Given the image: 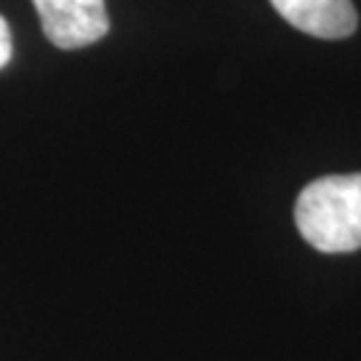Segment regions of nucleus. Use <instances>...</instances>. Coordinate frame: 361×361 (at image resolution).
Returning a JSON list of instances; mask_svg holds the SVG:
<instances>
[{"label":"nucleus","mask_w":361,"mask_h":361,"mask_svg":"<svg viewBox=\"0 0 361 361\" xmlns=\"http://www.w3.org/2000/svg\"><path fill=\"white\" fill-rule=\"evenodd\" d=\"M286 22L313 38H348L359 25L350 0H271Z\"/></svg>","instance_id":"7ed1b4c3"},{"label":"nucleus","mask_w":361,"mask_h":361,"mask_svg":"<svg viewBox=\"0 0 361 361\" xmlns=\"http://www.w3.org/2000/svg\"><path fill=\"white\" fill-rule=\"evenodd\" d=\"M295 225L324 255L361 249V171L329 174L305 185L297 195Z\"/></svg>","instance_id":"f257e3e1"},{"label":"nucleus","mask_w":361,"mask_h":361,"mask_svg":"<svg viewBox=\"0 0 361 361\" xmlns=\"http://www.w3.org/2000/svg\"><path fill=\"white\" fill-rule=\"evenodd\" d=\"M13 56V38H11V27L8 22L0 16V70L11 62Z\"/></svg>","instance_id":"20e7f679"},{"label":"nucleus","mask_w":361,"mask_h":361,"mask_svg":"<svg viewBox=\"0 0 361 361\" xmlns=\"http://www.w3.org/2000/svg\"><path fill=\"white\" fill-rule=\"evenodd\" d=\"M46 38L56 49H83L110 32L104 0H32Z\"/></svg>","instance_id":"f03ea898"}]
</instances>
